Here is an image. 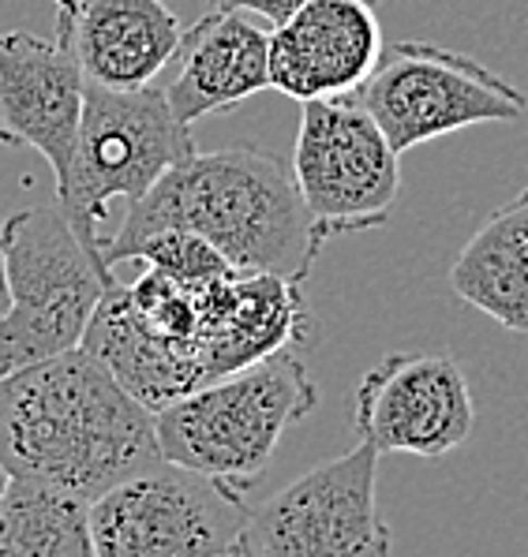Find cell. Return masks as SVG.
I'll return each instance as SVG.
<instances>
[{
    "mask_svg": "<svg viewBox=\"0 0 528 557\" xmlns=\"http://www.w3.org/2000/svg\"><path fill=\"white\" fill-rule=\"evenodd\" d=\"M293 337V304L274 277L229 273L181 281L150 265L121 288L113 281L79 348L132 397L161 408L199 385L225 379Z\"/></svg>",
    "mask_w": 528,
    "mask_h": 557,
    "instance_id": "obj_1",
    "label": "cell"
},
{
    "mask_svg": "<svg viewBox=\"0 0 528 557\" xmlns=\"http://www.w3.org/2000/svg\"><path fill=\"white\" fill-rule=\"evenodd\" d=\"M161 228L202 236L241 273H270L296 285L322 251L288 161L255 143L195 150L176 161L139 202H127L101 255L109 265L135 259L143 239Z\"/></svg>",
    "mask_w": 528,
    "mask_h": 557,
    "instance_id": "obj_2",
    "label": "cell"
},
{
    "mask_svg": "<svg viewBox=\"0 0 528 557\" xmlns=\"http://www.w3.org/2000/svg\"><path fill=\"white\" fill-rule=\"evenodd\" d=\"M161 460L155 408L124 389L87 348L0 374V465L87 494Z\"/></svg>",
    "mask_w": 528,
    "mask_h": 557,
    "instance_id": "obj_3",
    "label": "cell"
},
{
    "mask_svg": "<svg viewBox=\"0 0 528 557\" xmlns=\"http://www.w3.org/2000/svg\"><path fill=\"white\" fill-rule=\"evenodd\" d=\"M319 408V385L293 348L270 352L155 411L165 460L248 498L281 438Z\"/></svg>",
    "mask_w": 528,
    "mask_h": 557,
    "instance_id": "obj_4",
    "label": "cell"
},
{
    "mask_svg": "<svg viewBox=\"0 0 528 557\" xmlns=\"http://www.w3.org/2000/svg\"><path fill=\"white\" fill-rule=\"evenodd\" d=\"M8 311L0 319V374L79 348L113 285V265L83 244L61 202L27 206L0 225Z\"/></svg>",
    "mask_w": 528,
    "mask_h": 557,
    "instance_id": "obj_5",
    "label": "cell"
},
{
    "mask_svg": "<svg viewBox=\"0 0 528 557\" xmlns=\"http://www.w3.org/2000/svg\"><path fill=\"white\" fill-rule=\"evenodd\" d=\"M195 153L192 124L173 113L165 90H113L87 83L72 161L57 184V202L83 244L106 247L109 202H139L176 161Z\"/></svg>",
    "mask_w": 528,
    "mask_h": 557,
    "instance_id": "obj_6",
    "label": "cell"
},
{
    "mask_svg": "<svg viewBox=\"0 0 528 557\" xmlns=\"http://www.w3.org/2000/svg\"><path fill=\"white\" fill-rule=\"evenodd\" d=\"M353 94L397 153L462 127L521 120L528 109L525 90L499 72L431 41L386 46Z\"/></svg>",
    "mask_w": 528,
    "mask_h": 557,
    "instance_id": "obj_7",
    "label": "cell"
},
{
    "mask_svg": "<svg viewBox=\"0 0 528 557\" xmlns=\"http://www.w3.org/2000/svg\"><path fill=\"white\" fill-rule=\"evenodd\" d=\"M288 169L322 244L379 228L402 191V153L356 94L304 101Z\"/></svg>",
    "mask_w": 528,
    "mask_h": 557,
    "instance_id": "obj_8",
    "label": "cell"
},
{
    "mask_svg": "<svg viewBox=\"0 0 528 557\" xmlns=\"http://www.w3.org/2000/svg\"><path fill=\"white\" fill-rule=\"evenodd\" d=\"M394 546L379 512V453H353L315 465L274 498L248 509L233 543L236 557H386Z\"/></svg>",
    "mask_w": 528,
    "mask_h": 557,
    "instance_id": "obj_9",
    "label": "cell"
},
{
    "mask_svg": "<svg viewBox=\"0 0 528 557\" xmlns=\"http://www.w3.org/2000/svg\"><path fill=\"white\" fill-rule=\"evenodd\" d=\"M244 517L241 494L161 457L90 502V543L94 557H214L233 554Z\"/></svg>",
    "mask_w": 528,
    "mask_h": 557,
    "instance_id": "obj_10",
    "label": "cell"
},
{
    "mask_svg": "<svg viewBox=\"0 0 528 557\" xmlns=\"http://www.w3.org/2000/svg\"><path fill=\"white\" fill-rule=\"evenodd\" d=\"M472 423L468 379L446 352L382 356L353 393V426L379 457H446L472 434Z\"/></svg>",
    "mask_w": 528,
    "mask_h": 557,
    "instance_id": "obj_11",
    "label": "cell"
},
{
    "mask_svg": "<svg viewBox=\"0 0 528 557\" xmlns=\"http://www.w3.org/2000/svg\"><path fill=\"white\" fill-rule=\"evenodd\" d=\"M87 75L61 41L0 34V147H27L49 161L57 184L72 161Z\"/></svg>",
    "mask_w": 528,
    "mask_h": 557,
    "instance_id": "obj_12",
    "label": "cell"
},
{
    "mask_svg": "<svg viewBox=\"0 0 528 557\" xmlns=\"http://www.w3.org/2000/svg\"><path fill=\"white\" fill-rule=\"evenodd\" d=\"M382 53L368 0H304L270 30V87L315 101L353 94Z\"/></svg>",
    "mask_w": 528,
    "mask_h": 557,
    "instance_id": "obj_13",
    "label": "cell"
},
{
    "mask_svg": "<svg viewBox=\"0 0 528 557\" xmlns=\"http://www.w3.org/2000/svg\"><path fill=\"white\" fill-rule=\"evenodd\" d=\"M57 41L75 57L87 83L135 90L158 79L181 49V20L165 0H49Z\"/></svg>",
    "mask_w": 528,
    "mask_h": 557,
    "instance_id": "obj_14",
    "label": "cell"
},
{
    "mask_svg": "<svg viewBox=\"0 0 528 557\" xmlns=\"http://www.w3.org/2000/svg\"><path fill=\"white\" fill-rule=\"evenodd\" d=\"M181 67L165 87L173 113L184 124L229 113L251 94L270 90V30L248 12L214 8L181 34Z\"/></svg>",
    "mask_w": 528,
    "mask_h": 557,
    "instance_id": "obj_15",
    "label": "cell"
},
{
    "mask_svg": "<svg viewBox=\"0 0 528 557\" xmlns=\"http://www.w3.org/2000/svg\"><path fill=\"white\" fill-rule=\"evenodd\" d=\"M450 288L506 330L528 333V187L468 236Z\"/></svg>",
    "mask_w": 528,
    "mask_h": 557,
    "instance_id": "obj_16",
    "label": "cell"
},
{
    "mask_svg": "<svg viewBox=\"0 0 528 557\" xmlns=\"http://www.w3.org/2000/svg\"><path fill=\"white\" fill-rule=\"evenodd\" d=\"M0 557H94L90 498L38 475H8Z\"/></svg>",
    "mask_w": 528,
    "mask_h": 557,
    "instance_id": "obj_17",
    "label": "cell"
},
{
    "mask_svg": "<svg viewBox=\"0 0 528 557\" xmlns=\"http://www.w3.org/2000/svg\"><path fill=\"white\" fill-rule=\"evenodd\" d=\"M135 259H143L155 270H165L181 281H214L229 277V273H241L229 265L225 255H218L214 247L202 236L187 233V228H161V233L147 236L135 251Z\"/></svg>",
    "mask_w": 528,
    "mask_h": 557,
    "instance_id": "obj_18",
    "label": "cell"
},
{
    "mask_svg": "<svg viewBox=\"0 0 528 557\" xmlns=\"http://www.w3.org/2000/svg\"><path fill=\"white\" fill-rule=\"evenodd\" d=\"M214 8H233V12H248V15H262L270 23H281L293 8H300L304 0H210ZM368 4H379V0H368Z\"/></svg>",
    "mask_w": 528,
    "mask_h": 557,
    "instance_id": "obj_19",
    "label": "cell"
},
{
    "mask_svg": "<svg viewBox=\"0 0 528 557\" xmlns=\"http://www.w3.org/2000/svg\"><path fill=\"white\" fill-rule=\"evenodd\" d=\"M8 311V273H4V251H0V319Z\"/></svg>",
    "mask_w": 528,
    "mask_h": 557,
    "instance_id": "obj_20",
    "label": "cell"
},
{
    "mask_svg": "<svg viewBox=\"0 0 528 557\" xmlns=\"http://www.w3.org/2000/svg\"><path fill=\"white\" fill-rule=\"evenodd\" d=\"M4 483H8V471H4V465H0V494H4Z\"/></svg>",
    "mask_w": 528,
    "mask_h": 557,
    "instance_id": "obj_21",
    "label": "cell"
}]
</instances>
